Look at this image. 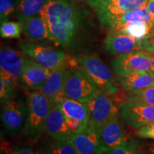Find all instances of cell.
Returning <instances> with one entry per match:
<instances>
[{"mask_svg": "<svg viewBox=\"0 0 154 154\" xmlns=\"http://www.w3.org/2000/svg\"><path fill=\"white\" fill-rule=\"evenodd\" d=\"M22 25L21 22L5 21L1 22L0 34L4 38H19L22 33Z\"/></svg>", "mask_w": 154, "mask_h": 154, "instance_id": "484cf974", "label": "cell"}, {"mask_svg": "<svg viewBox=\"0 0 154 154\" xmlns=\"http://www.w3.org/2000/svg\"><path fill=\"white\" fill-rule=\"evenodd\" d=\"M27 118L23 135L26 139L36 142L41 137L46 119L51 110L53 103L42 92L33 91L26 99Z\"/></svg>", "mask_w": 154, "mask_h": 154, "instance_id": "7a4b0ae2", "label": "cell"}, {"mask_svg": "<svg viewBox=\"0 0 154 154\" xmlns=\"http://www.w3.org/2000/svg\"><path fill=\"white\" fill-rule=\"evenodd\" d=\"M21 24L22 25L23 32L31 42L56 44L47 24L40 14L24 19L21 22Z\"/></svg>", "mask_w": 154, "mask_h": 154, "instance_id": "9a60e30c", "label": "cell"}, {"mask_svg": "<svg viewBox=\"0 0 154 154\" xmlns=\"http://www.w3.org/2000/svg\"><path fill=\"white\" fill-rule=\"evenodd\" d=\"M68 72L66 66L51 70L44 86L40 89L42 93L52 103L65 99L63 90Z\"/></svg>", "mask_w": 154, "mask_h": 154, "instance_id": "2e32d148", "label": "cell"}, {"mask_svg": "<svg viewBox=\"0 0 154 154\" xmlns=\"http://www.w3.org/2000/svg\"><path fill=\"white\" fill-rule=\"evenodd\" d=\"M40 15L47 24L56 44L72 46L80 29L81 12L72 0H48Z\"/></svg>", "mask_w": 154, "mask_h": 154, "instance_id": "6da1fadb", "label": "cell"}, {"mask_svg": "<svg viewBox=\"0 0 154 154\" xmlns=\"http://www.w3.org/2000/svg\"><path fill=\"white\" fill-rule=\"evenodd\" d=\"M88 111V126L98 131L119 113L109 94L101 91L86 103Z\"/></svg>", "mask_w": 154, "mask_h": 154, "instance_id": "52a82bcc", "label": "cell"}, {"mask_svg": "<svg viewBox=\"0 0 154 154\" xmlns=\"http://www.w3.org/2000/svg\"><path fill=\"white\" fill-rule=\"evenodd\" d=\"M66 119V126L68 127L69 132L70 134H77V133H80L86 129L88 127L87 124H84V123L81 122L79 121L75 120L70 118H67L65 117Z\"/></svg>", "mask_w": 154, "mask_h": 154, "instance_id": "f546056e", "label": "cell"}, {"mask_svg": "<svg viewBox=\"0 0 154 154\" xmlns=\"http://www.w3.org/2000/svg\"><path fill=\"white\" fill-rule=\"evenodd\" d=\"M24 56L9 46L0 50V78L17 86L24 70Z\"/></svg>", "mask_w": 154, "mask_h": 154, "instance_id": "30bf717a", "label": "cell"}, {"mask_svg": "<svg viewBox=\"0 0 154 154\" xmlns=\"http://www.w3.org/2000/svg\"><path fill=\"white\" fill-rule=\"evenodd\" d=\"M142 50L154 54V38L142 41Z\"/></svg>", "mask_w": 154, "mask_h": 154, "instance_id": "1f68e13d", "label": "cell"}, {"mask_svg": "<svg viewBox=\"0 0 154 154\" xmlns=\"http://www.w3.org/2000/svg\"><path fill=\"white\" fill-rule=\"evenodd\" d=\"M124 122L132 128H139L154 122V106L138 101H124L119 106Z\"/></svg>", "mask_w": 154, "mask_h": 154, "instance_id": "ba28073f", "label": "cell"}, {"mask_svg": "<svg viewBox=\"0 0 154 154\" xmlns=\"http://www.w3.org/2000/svg\"><path fill=\"white\" fill-rule=\"evenodd\" d=\"M152 27L153 24H151L144 22H137L128 24L119 32H122L136 39L143 41L146 39L148 35L151 32Z\"/></svg>", "mask_w": 154, "mask_h": 154, "instance_id": "cb8c5ba5", "label": "cell"}, {"mask_svg": "<svg viewBox=\"0 0 154 154\" xmlns=\"http://www.w3.org/2000/svg\"><path fill=\"white\" fill-rule=\"evenodd\" d=\"M151 38H154V34H153V35H152V36H151Z\"/></svg>", "mask_w": 154, "mask_h": 154, "instance_id": "f35d334b", "label": "cell"}, {"mask_svg": "<svg viewBox=\"0 0 154 154\" xmlns=\"http://www.w3.org/2000/svg\"><path fill=\"white\" fill-rule=\"evenodd\" d=\"M96 131L99 135L102 151L104 153L123 145L128 140L126 136L119 113Z\"/></svg>", "mask_w": 154, "mask_h": 154, "instance_id": "7c38bea8", "label": "cell"}, {"mask_svg": "<svg viewBox=\"0 0 154 154\" xmlns=\"http://www.w3.org/2000/svg\"><path fill=\"white\" fill-rule=\"evenodd\" d=\"M153 154H154V153H153Z\"/></svg>", "mask_w": 154, "mask_h": 154, "instance_id": "60d3db41", "label": "cell"}, {"mask_svg": "<svg viewBox=\"0 0 154 154\" xmlns=\"http://www.w3.org/2000/svg\"><path fill=\"white\" fill-rule=\"evenodd\" d=\"M136 135L140 138L154 140V122L150 123L138 128Z\"/></svg>", "mask_w": 154, "mask_h": 154, "instance_id": "4dcf8cb0", "label": "cell"}, {"mask_svg": "<svg viewBox=\"0 0 154 154\" xmlns=\"http://www.w3.org/2000/svg\"><path fill=\"white\" fill-rule=\"evenodd\" d=\"M137 22H144L149 24H153L146 7V5L133 9L122 15L111 25L108 30L109 33L119 32L128 24Z\"/></svg>", "mask_w": 154, "mask_h": 154, "instance_id": "ffe728a7", "label": "cell"}, {"mask_svg": "<svg viewBox=\"0 0 154 154\" xmlns=\"http://www.w3.org/2000/svg\"><path fill=\"white\" fill-rule=\"evenodd\" d=\"M12 154H34L29 148H19Z\"/></svg>", "mask_w": 154, "mask_h": 154, "instance_id": "836d02e7", "label": "cell"}, {"mask_svg": "<svg viewBox=\"0 0 154 154\" xmlns=\"http://www.w3.org/2000/svg\"><path fill=\"white\" fill-rule=\"evenodd\" d=\"M15 88L16 85L0 78V101L2 104L12 99Z\"/></svg>", "mask_w": 154, "mask_h": 154, "instance_id": "f1b7e54d", "label": "cell"}, {"mask_svg": "<svg viewBox=\"0 0 154 154\" xmlns=\"http://www.w3.org/2000/svg\"><path fill=\"white\" fill-rule=\"evenodd\" d=\"M125 99L127 101H138L154 106V86L127 91Z\"/></svg>", "mask_w": 154, "mask_h": 154, "instance_id": "d4e9b609", "label": "cell"}, {"mask_svg": "<svg viewBox=\"0 0 154 154\" xmlns=\"http://www.w3.org/2000/svg\"><path fill=\"white\" fill-rule=\"evenodd\" d=\"M67 140L74 146L79 154H102L99 135L96 130L88 126L77 134H70Z\"/></svg>", "mask_w": 154, "mask_h": 154, "instance_id": "4fadbf2b", "label": "cell"}, {"mask_svg": "<svg viewBox=\"0 0 154 154\" xmlns=\"http://www.w3.org/2000/svg\"><path fill=\"white\" fill-rule=\"evenodd\" d=\"M51 71L41 66L31 58L24 59V70L21 80L26 87L40 90L44 86Z\"/></svg>", "mask_w": 154, "mask_h": 154, "instance_id": "e0dca14e", "label": "cell"}, {"mask_svg": "<svg viewBox=\"0 0 154 154\" xmlns=\"http://www.w3.org/2000/svg\"><path fill=\"white\" fill-rule=\"evenodd\" d=\"M56 104L62 111L65 117L79 121L88 126V111L86 103L65 98L58 101Z\"/></svg>", "mask_w": 154, "mask_h": 154, "instance_id": "44dd1931", "label": "cell"}, {"mask_svg": "<svg viewBox=\"0 0 154 154\" xmlns=\"http://www.w3.org/2000/svg\"><path fill=\"white\" fill-rule=\"evenodd\" d=\"M19 48L24 54L50 71L68 65V56L53 48L27 41L21 42Z\"/></svg>", "mask_w": 154, "mask_h": 154, "instance_id": "8992f818", "label": "cell"}, {"mask_svg": "<svg viewBox=\"0 0 154 154\" xmlns=\"http://www.w3.org/2000/svg\"><path fill=\"white\" fill-rule=\"evenodd\" d=\"M19 0H0L1 22L9 21L17 11Z\"/></svg>", "mask_w": 154, "mask_h": 154, "instance_id": "83f0119b", "label": "cell"}, {"mask_svg": "<svg viewBox=\"0 0 154 154\" xmlns=\"http://www.w3.org/2000/svg\"><path fill=\"white\" fill-rule=\"evenodd\" d=\"M47 2L48 0H19L17 14L19 22L39 14Z\"/></svg>", "mask_w": 154, "mask_h": 154, "instance_id": "7402d4cb", "label": "cell"}, {"mask_svg": "<svg viewBox=\"0 0 154 154\" xmlns=\"http://www.w3.org/2000/svg\"><path fill=\"white\" fill-rule=\"evenodd\" d=\"M106 154H143L140 143L134 138H128L126 143L113 149Z\"/></svg>", "mask_w": 154, "mask_h": 154, "instance_id": "4316f807", "label": "cell"}, {"mask_svg": "<svg viewBox=\"0 0 154 154\" xmlns=\"http://www.w3.org/2000/svg\"><path fill=\"white\" fill-rule=\"evenodd\" d=\"M151 53L143 50L119 54L111 61L113 73L123 76L134 72H148L151 64Z\"/></svg>", "mask_w": 154, "mask_h": 154, "instance_id": "9c48e42d", "label": "cell"}, {"mask_svg": "<svg viewBox=\"0 0 154 154\" xmlns=\"http://www.w3.org/2000/svg\"><path fill=\"white\" fill-rule=\"evenodd\" d=\"M44 130L54 139L58 140H66L70 135L64 115L56 103H53L44 122Z\"/></svg>", "mask_w": 154, "mask_h": 154, "instance_id": "ac0fdd59", "label": "cell"}, {"mask_svg": "<svg viewBox=\"0 0 154 154\" xmlns=\"http://www.w3.org/2000/svg\"><path fill=\"white\" fill-rule=\"evenodd\" d=\"M116 81L117 85L126 91L142 89L154 86L153 78L149 72L145 71L134 72L123 76H118Z\"/></svg>", "mask_w": 154, "mask_h": 154, "instance_id": "d6986e66", "label": "cell"}, {"mask_svg": "<svg viewBox=\"0 0 154 154\" xmlns=\"http://www.w3.org/2000/svg\"><path fill=\"white\" fill-rule=\"evenodd\" d=\"M146 7H147L152 21L154 22V0H149L146 4Z\"/></svg>", "mask_w": 154, "mask_h": 154, "instance_id": "d6a6232c", "label": "cell"}, {"mask_svg": "<svg viewBox=\"0 0 154 154\" xmlns=\"http://www.w3.org/2000/svg\"><path fill=\"white\" fill-rule=\"evenodd\" d=\"M100 91L91 77L82 70H69L63 90L65 98L87 103Z\"/></svg>", "mask_w": 154, "mask_h": 154, "instance_id": "277c9868", "label": "cell"}, {"mask_svg": "<svg viewBox=\"0 0 154 154\" xmlns=\"http://www.w3.org/2000/svg\"><path fill=\"white\" fill-rule=\"evenodd\" d=\"M108 53L113 55L142 50V41L122 32L109 33L103 42Z\"/></svg>", "mask_w": 154, "mask_h": 154, "instance_id": "5bb4252c", "label": "cell"}, {"mask_svg": "<svg viewBox=\"0 0 154 154\" xmlns=\"http://www.w3.org/2000/svg\"><path fill=\"white\" fill-rule=\"evenodd\" d=\"M151 151H152V153H154V148H152V149H151Z\"/></svg>", "mask_w": 154, "mask_h": 154, "instance_id": "74e56055", "label": "cell"}, {"mask_svg": "<svg viewBox=\"0 0 154 154\" xmlns=\"http://www.w3.org/2000/svg\"><path fill=\"white\" fill-rule=\"evenodd\" d=\"M149 74L153 77L154 79V54L151 53V64H150V67L148 70Z\"/></svg>", "mask_w": 154, "mask_h": 154, "instance_id": "e575fe53", "label": "cell"}, {"mask_svg": "<svg viewBox=\"0 0 154 154\" xmlns=\"http://www.w3.org/2000/svg\"><path fill=\"white\" fill-rule=\"evenodd\" d=\"M34 154H42V153L39 151H36V152H35V153H34Z\"/></svg>", "mask_w": 154, "mask_h": 154, "instance_id": "8d00e7d4", "label": "cell"}, {"mask_svg": "<svg viewBox=\"0 0 154 154\" xmlns=\"http://www.w3.org/2000/svg\"><path fill=\"white\" fill-rule=\"evenodd\" d=\"M78 66L91 77L99 89L109 94L117 91L115 79L101 59L96 54L85 55L77 61Z\"/></svg>", "mask_w": 154, "mask_h": 154, "instance_id": "5b68a950", "label": "cell"}, {"mask_svg": "<svg viewBox=\"0 0 154 154\" xmlns=\"http://www.w3.org/2000/svg\"><path fill=\"white\" fill-rule=\"evenodd\" d=\"M153 34H154V22H153V27H152V29H151V32H150L149 35H148L147 38H146V39H149V38H151V36L152 35H153ZM145 40H146V39H145Z\"/></svg>", "mask_w": 154, "mask_h": 154, "instance_id": "d590c367", "label": "cell"}, {"mask_svg": "<svg viewBox=\"0 0 154 154\" xmlns=\"http://www.w3.org/2000/svg\"><path fill=\"white\" fill-rule=\"evenodd\" d=\"M149 0H86L95 11L103 27L109 29L119 17L128 11L146 5Z\"/></svg>", "mask_w": 154, "mask_h": 154, "instance_id": "3957f363", "label": "cell"}, {"mask_svg": "<svg viewBox=\"0 0 154 154\" xmlns=\"http://www.w3.org/2000/svg\"><path fill=\"white\" fill-rule=\"evenodd\" d=\"M27 112V106L22 101L11 99L2 104L1 120L5 129L14 134L23 131Z\"/></svg>", "mask_w": 154, "mask_h": 154, "instance_id": "8fae6325", "label": "cell"}, {"mask_svg": "<svg viewBox=\"0 0 154 154\" xmlns=\"http://www.w3.org/2000/svg\"><path fill=\"white\" fill-rule=\"evenodd\" d=\"M42 154H79L68 140H49L42 148Z\"/></svg>", "mask_w": 154, "mask_h": 154, "instance_id": "603a6c76", "label": "cell"}, {"mask_svg": "<svg viewBox=\"0 0 154 154\" xmlns=\"http://www.w3.org/2000/svg\"><path fill=\"white\" fill-rule=\"evenodd\" d=\"M102 1H106V0H102Z\"/></svg>", "mask_w": 154, "mask_h": 154, "instance_id": "ab89813d", "label": "cell"}]
</instances>
